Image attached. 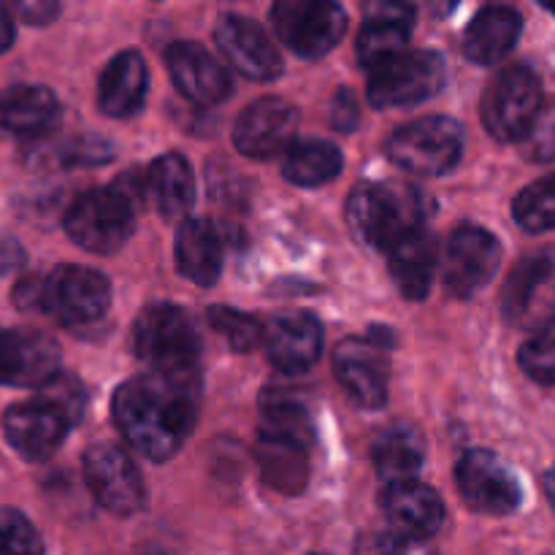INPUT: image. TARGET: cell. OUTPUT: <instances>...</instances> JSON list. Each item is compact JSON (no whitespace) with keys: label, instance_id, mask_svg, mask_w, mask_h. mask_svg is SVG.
I'll use <instances>...</instances> for the list:
<instances>
[{"label":"cell","instance_id":"1","mask_svg":"<svg viewBox=\"0 0 555 555\" xmlns=\"http://www.w3.org/2000/svg\"><path fill=\"white\" fill-rule=\"evenodd\" d=\"M198 412V374L146 372L128 379L112 399L114 426L135 453L166 461L182 448Z\"/></svg>","mask_w":555,"mask_h":555},{"label":"cell","instance_id":"2","mask_svg":"<svg viewBox=\"0 0 555 555\" xmlns=\"http://www.w3.org/2000/svg\"><path fill=\"white\" fill-rule=\"evenodd\" d=\"M347 222L358 242L388 253L406 233L423 228L421 193L399 182L358 184L347 201Z\"/></svg>","mask_w":555,"mask_h":555},{"label":"cell","instance_id":"3","mask_svg":"<svg viewBox=\"0 0 555 555\" xmlns=\"http://www.w3.org/2000/svg\"><path fill=\"white\" fill-rule=\"evenodd\" d=\"M133 350L157 374H198V334L182 307L152 304L133 325Z\"/></svg>","mask_w":555,"mask_h":555},{"label":"cell","instance_id":"4","mask_svg":"<svg viewBox=\"0 0 555 555\" xmlns=\"http://www.w3.org/2000/svg\"><path fill=\"white\" fill-rule=\"evenodd\" d=\"M542 112V81L529 65L502 68L482 95V122L504 144L526 141Z\"/></svg>","mask_w":555,"mask_h":555},{"label":"cell","instance_id":"5","mask_svg":"<svg viewBox=\"0 0 555 555\" xmlns=\"http://www.w3.org/2000/svg\"><path fill=\"white\" fill-rule=\"evenodd\" d=\"M135 206L117 188H92L81 193L65 211V233L81 249L112 255L133 233Z\"/></svg>","mask_w":555,"mask_h":555},{"label":"cell","instance_id":"6","mask_svg":"<svg viewBox=\"0 0 555 555\" xmlns=\"http://www.w3.org/2000/svg\"><path fill=\"white\" fill-rule=\"evenodd\" d=\"M464 152V130L450 117H421L388 139V157L401 171L442 177Z\"/></svg>","mask_w":555,"mask_h":555},{"label":"cell","instance_id":"7","mask_svg":"<svg viewBox=\"0 0 555 555\" xmlns=\"http://www.w3.org/2000/svg\"><path fill=\"white\" fill-rule=\"evenodd\" d=\"M112 304V285L106 276L87 266L65 263L41 276V307L63 325L95 323Z\"/></svg>","mask_w":555,"mask_h":555},{"label":"cell","instance_id":"8","mask_svg":"<svg viewBox=\"0 0 555 555\" xmlns=\"http://www.w3.org/2000/svg\"><path fill=\"white\" fill-rule=\"evenodd\" d=\"M271 22L287 49L301 57H323L345 38L347 14L331 0H280Z\"/></svg>","mask_w":555,"mask_h":555},{"label":"cell","instance_id":"9","mask_svg":"<svg viewBox=\"0 0 555 555\" xmlns=\"http://www.w3.org/2000/svg\"><path fill=\"white\" fill-rule=\"evenodd\" d=\"M442 87L444 63L437 52H404L372 70L369 101L377 108L417 106Z\"/></svg>","mask_w":555,"mask_h":555},{"label":"cell","instance_id":"10","mask_svg":"<svg viewBox=\"0 0 555 555\" xmlns=\"http://www.w3.org/2000/svg\"><path fill=\"white\" fill-rule=\"evenodd\" d=\"M504 318L515 328H534L553 323L555 314V253L529 255L509 274L502 293Z\"/></svg>","mask_w":555,"mask_h":555},{"label":"cell","instance_id":"11","mask_svg":"<svg viewBox=\"0 0 555 555\" xmlns=\"http://www.w3.org/2000/svg\"><path fill=\"white\" fill-rule=\"evenodd\" d=\"M87 488L114 515H133L144 507L146 488L139 466L114 442H98L81 459Z\"/></svg>","mask_w":555,"mask_h":555},{"label":"cell","instance_id":"12","mask_svg":"<svg viewBox=\"0 0 555 555\" xmlns=\"http://www.w3.org/2000/svg\"><path fill=\"white\" fill-rule=\"evenodd\" d=\"M502 260V244L477 225H461L450 233L442 258L444 285L453 296L469 298L493 280Z\"/></svg>","mask_w":555,"mask_h":555},{"label":"cell","instance_id":"13","mask_svg":"<svg viewBox=\"0 0 555 555\" xmlns=\"http://www.w3.org/2000/svg\"><path fill=\"white\" fill-rule=\"evenodd\" d=\"M455 480L464 502L482 515H509L524 499L518 475L488 450H469L455 466Z\"/></svg>","mask_w":555,"mask_h":555},{"label":"cell","instance_id":"14","mask_svg":"<svg viewBox=\"0 0 555 555\" xmlns=\"http://www.w3.org/2000/svg\"><path fill=\"white\" fill-rule=\"evenodd\" d=\"M298 112L282 98H260L238 114L233 125V144L242 155L269 160L285 155L296 144Z\"/></svg>","mask_w":555,"mask_h":555},{"label":"cell","instance_id":"15","mask_svg":"<svg viewBox=\"0 0 555 555\" xmlns=\"http://www.w3.org/2000/svg\"><path fill=\"white\" fill-rule=\"evenodd\" d=\"M70 426L74 423L65 417V412L43 396L20 401L3 415L5 439L25 461H47L49 455L57 453Z\"/></svg>","mask_w":555,"mask_h":555},{"label":"cell","instance_id":"16","mask_svg":"<svg viewBox=\"0 0 555 555\" xmlns=\"http://www.w3.org/2000/svg\"><path fill=\"white\" fill-rule=\"evenodd\" d=\"M60 374L54 339L30 328H0V385L38 388Z\"/></svg>","mask_w":555,"mask_h":555},{"label":"cell","instance_id":"17","mask_svg":"<svg viewBox=\"0 0 555 555\" xmlns=\"http://www.w3.org/2000/svg\"><path fill=\"white\" fill-rule=\"evenodd\" d=\"M215 41L228 63L247 79L269 81L282 74V60L263 27L255 25L247 16L225 14L215 27Z\"/></svg>","mask_w":555,"mask_h":555},{"label":"cell","instance_id":"18","mask_svg":"<svg viewBox=\"0 0 555 555\" xmlns=\"http://www.w3.org/2000/svg\"><path fill=\"white\" fill-rule=\"evenodd\" d=\"M166 65L177 90L195 106H217L231 98V76L201 43L177 41L166 52Z\"/></svg>","mask_w":555,"mask_h":555},{"label":"cell","instance_id":"19","mask_svg":"<svg viewBox=\"0 0 555 555\" xmlns=\"http://www.w3.org/2000/svg\"><path fill=\"white\" fill-rule=\"evenodd\" d=\"M269 361L287 374H301L318 363L323 352V325L309 312H282L263 331Z\"/></svg>","mask_w":555,"mask_h":555},{"label":"cell","instance_id":"20","mask_svg":"<svg viewBox=\"0 0 555 555\" xmlns=\"http://www.w3.org/2000/svg\"><path fill=\"white\" fill-rule=\"evenodd\" d=\"M334 374L352 401L379 410L388 401V369L377 345L347 339L334 352Z\"/></svg>","mask_w":555,"mask_h":555},{"label":"cell","instance_id":"21","mask_svg":"<svg viewBox=\"0 0 555 555\" xmlns=\"http://www.w3.org/2000/svg\"><path fill=\"white\" fill-rule=\"evenodd\" d=\"M383 509L390 526L406 540H428L444 520V504L437 491L417 480L393 482L383 493Z\"/></svg>","mask_w":555,"mask_h":555},{"label":"cell","instance_id":"22","mask_svg":"<svg viewBox=\"0 0 555 555\" xmlns=\"http://www.w3.org/2000/svg\"><path fill=\"white\" fill-rule=\"evenodd\" d=\"M60 119V103L41 85H14L0 90V135L3 139H38Z\"/></svg>","mask_w":555,"mask_h":555},{"label":"cell","instance_id":"23","mask_svg":"<svg viewBox=\"0 0 555 555\" xmlns=\"http://www.w3.org/2000/svg\"><path fill=\"white\" fill-rule=\"evenodd\" d=\"M363 25L358 36V60L366 68L388 63L406 52V38L412 27V9L406 3H369L363 5Z\"/></svg>","mask_w":555,"mask_h":555},{"label":"cell","instance_id":"24","mask_svg":"<svg viewBox=\"0 0 555 555\" xmlns=\"http://www.w3.org/2000/svg\"><path fill=\"white\" fill-rule=\"evenodd\" d=\"M146 201L157 209L163 220H188L195 201V182L190 163L179 152L155 157L144 173Z\"/></svg>","mask_w":555,"mask_h":555},{"label":"cell","instance_id":"25","mask_svg":"<svg viewBox=\"0 0 555 555\" xmlns=\"http://www.w3.org/2000/svg\"><path fill=\"white\" fill-rule=\"evenodd\" d=\"M146 87H150V76H146L144 57L139 52H119L103 70L98 106L114 119L133 117L144 106Z\"/></svg>","mask_w":555,"mask_h":555},{"label":"cell","instance_id":"26","mask_svg":"<svg viewBox=\"0 0 555 555\" xmlns=\"http://www.w3.org/2000/svg\"><path fill=\"white\" fill-rule=\"evenodd\" d=\"M524 20L507 5H488L469 22L464 36V54L477 65H496L518 43Z\"/></svg>","mask_w":555,"mask_h":555},{"label":"cell","instance_id":"27","mask_svg":"<svg viewBox=\"0 0 555 555\" xmlns=\"http://www.w3.org/2000/svg\"><path fill=\"white\" fill-rule=\"evenodd\" d=\"M177 266L182 276L201 287L220 280L222 271V238L217 228L204 217H188L177 231Z\"/></svg>","mask_w":555,"mask_h":555},{"label":"cell","instance_id":"28","mask_svg":"<svg viewBox=\"0 0 555 555\" xmlns=\"http://www.w3.org/2000/svg\"><path fill=\"white\" fill-rule=\"evenodd\" d=\"M390 255V274L399 285L401 296L412 301H423L431 291L434 271H437V242L426 225L406 233L401 242L388 249Z\"/></svg>","mask_w":555,"mask_h":555},{"label":"cell","instance_id":"29","mask_svg":"<svg viewBox=\"0 0 555 555\" xmlns=\"http://www.w3.org/2000/svg\"><path fill=\"white\" fill-rule=\"evenodd\" d=\"M258 439H271V442L293 444V448L309 450L314 439L312 417L298 404L293 396L282 390H266L260 399V426Z\"/></svg>","mask_w":555,"mask_h":555},{"label":"cell","instance_id":"30","mask_svg":"<svg viewBox=\"0 0 555 555\" xmlns=\"http://www.w3.org/2000/svg\"><path fill=\"white\" fill-rule=\"evenodd\" d=\"M423 455H426V444L417 428L412 426L388 428L374 442V466L388 486L415 480V472L423 466Z\"/></svg>","mask_w":555,"mask_h":555},{"label":"cell","instance_id":"31","mask_svg":"<svg viewBox=\"0 0 555 555\" xmlns=\"http://www.w3.org/2000/svg\"><path fill=\"white\" fill-rule=\"evenodd\" d=\"M341 166H345L341 152L320 139L296 141L282 157L285 179H291L293 184H301V188H318V184L331 182V179L339 177Z\"/></svg>","mask_w":555,"mask_h":555},{"label":"cell","instance_id":"32","mask_svg":"<svg viewBox=\"0 0 555 555\" xmlns=\"http://www.w3.org/2000/svg\"><path fill=\"white\" fill-rule=\"evenodd\" d=\"M258 464L263 480L282 493H298L307 482V450L258 439Z\"/></svg>","mask_w":555,"mask_h":555},{"label":"cell","instance_id":"33","mask_svg":"<svg viewBox=\"0 0 555 555\" xmlns=\"http://www.w3.org/2000/svg\"><path fill=\"white\" fill-rule=\"evenodd\" d=\"M515 222L529 233H545L555 228V173L520 190L513 204Z\"/></svg>","mask_w":555,"mask_h":555},{"label":"cell","instance_id":"34","mask_svg":"<svg viewBox=\"0 0 555 555\" xmlns=\"http://www.w3.org/2000/svg\"><path fill=\"white\" fill-rule=\"evenodd\" d=\"M209 325L238 352H249L258 345H263V331L266 325H260L258 320L249 318V314L238 312L231 307H211L209 309Z\"/></svg>","mask_w":555,"mask_h":555},{"label":"cell","instance_id":"35","mask_svg":"<svg viewBox=\"0 0 555 555\" xmlns=\"http://www.w3.org/2000/svg\"><path fill=\"white\" fill-rule=\"evenodd\" d=\"M518 361L534 383L555 385V320L534 331V336L520 347Z\"/></svg>","mask_w":555,"mask_h":555},{"label":"cell","instance_id":"36","mask_svg":"<svg viewBox=\"0 0 555 555\" xmlns=\"http://www.w3.org/2000/svg\"><path fill=\"white\" fill-rule=\"evenodd\" d=\"M0 555H43L41 534L14 507H0Z\"/></svg>","mask_w":555,"mask_h":555},{"label":"cell","instance_id":"37","mask_svg":"<svg viewBox=\"0 0 555 555\" xmlns=\"http://www.w3.org/2000/svg\"><path fill=\"white\" fill-rule=\"evenodd\" d=\"M38 396H43L47 401H52L57 410H63L65 417H68L70 423L79 421L81 412H85V390H81V385L76 383L74 377H65L63 372H60L52 383L43 385L41 393Z\"/></svg>","mask_w":555,"mask_h":555},{"label":"cell","instance_id":"38","mask_svg":"<svg viewBox=\"0 0 555 555\" xmlns=\"http://www.w3.org/2000/svg\"><path fill=\"white\" fill-rule=\"evenodd\" d=\"M112 160V144L95 135H85L70 144L60 146V163L63 166H98V163Z\"/></svg>","mask_w":555,"mask_h":555},{"label":"cell","instance_id":"39","mask_svg":"<svg viewBox=\"0 0 555 555\" xmlns=\"http://www.w3.org/2000/svg\"><path fill=\"white\" fill-rule=\"evenodd\" d=\"M526 155L540 163L553 160L555 157V108L542 112V117L537 119L531 133L526 135Z\"/></svg>","mask_w":555,"mask_h":555},{"label":"cell","instance_id":"40","mask_svg":"<svg viewBox=\"0 0 555 555\" xmlns=\"http://www.w3.org/2000/svg\"><path fill=\"white\" fill-rule=\"evenodd\" d=\"M14 11L27 25H49L60 14V5L49 0H30V3H16Z\"/></svg>","mask_w":555,"mask_h":555},{"label":"cell","instance_id":"41","mask_svg":"<svg viewBox=\"0 0 555 555\" xmlns=\"http://www.w3.org/2000/svg\"><path fill=\"white\" fill-rule=\"evenodd\" d=\"M334 125L345 133H350L352 128L358 125V103L352 98V92L341 90L334 101Z\"/></svg>","mask_w":555,"mask_h":555},{"label":"cell","instance_id":"42","mask_svg":"<svg viewBox=\"0 0 555 555\" xmlns=\"http://www.w3.org/2000/svg\"><path fill=\"white\" fill-rule=\"evenodd\" d=\"M11 43H14V16L5 5H0V52H5Z\"/></svg>","mask_w":555,"mask_h":555},{"label":"cell","instance_id":"43","mask_svg":"<svg viewBox=\"0 0 555 555\" xmlns=\"http://www.w3.org/2000/svg\"><path fill=\"white\" fill-rule=\"evenodd\" d=\"M545 496H547V502H551V507L555 513V464L551 466V469H547V475H545Z\"/></svg>","mask_w":555,"mask_h":555},{"label":"cell","instance_id":"44","mask_svg":"<svg viewBox=\"0 0 555 555\" xmlns=\"http://www.w3.org/2000/svg\"><path fill=\"white\" fill-rule=\"evenodd\" d=\"M545 9H547V11H553V14H555V3H547Z\"/></svg>","mask_w":555,"mask_h":555}]
</instances>
